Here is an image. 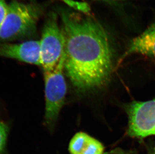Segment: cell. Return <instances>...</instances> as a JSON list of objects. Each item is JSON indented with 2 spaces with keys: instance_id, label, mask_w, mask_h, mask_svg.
Masks as SVG:
<instances>
[{
  "instance_id": "4",
  "label": "cell",
  "mask_w": 155,
  "mask_h": 154,
  "mask_svg": "<svg viewBox=\"0 0 155 154\" xmlns=\"http://www.w3.org/2000/svg\"><path fill=\"white\" fill-rule=\"evenodd\" d=\"M40 42L41 67L44 71L54 69L63 56L65 38L57 15L52 13L46 21Z\"/></svg>"
},
{
  "instance_id": "6",
  "label": "cell",
  "mask_w": 155,
  "mask_h": 154,
  "mask_svg": "<svg viewBox=\"0 0 155 154\" xmlns=\"http://www.w3.org/2000/svg\"><path fill=\"white\" fill-rule=\"evenodd\" d=\"M0 56L41 66L40 40L19 44H0Z\"/></svg>"
},
{
  "instance_id": "5",
  "label": "cell",
  "mask_w": 155,
  "mask_h": 154,
  "mask_svg": "<svg viewBox=\"0 0 155 154\" xmlns=\"http://www.w3.org/2000/svg\"><path fill=\"white\" fill-rule=\"evenodd\" d=\"M128 135L145 138L155 135V99L147 102H135L127 107Z\"/></svg>"
},
{
  "instance_id": "9",
  "label": "cell",
  "mask_w": 155,
  "mask_h": 154,
  "mask_svg": "<svg viewBox=\"0 0 155 154\" xmlns=\"http://www.w3.org/2000/svg\"><path fill=\"white\" fill-rule=\"evenodd\" d=\"M73 10L82 14H87L91 11V8L87 3L84 2L77 1L75 0H58Z\"/></svg>"
},
{
  "instance_id": "11",
  "label": "cell",
  "mask_w": 155,
  "mask_h": 154,
  "mask_svg": "<svg viewBox=\"0 0 155 154\" xmlns=\"http://www.w3.org/2000/svg\"><path fill=\"white\" fill-rule=\"evenodd\" d=\"M8 4L5 0H0V29L3 26L7 14Z\"/></svg>"
},
{
  "instance_id": "1",
  "label": "cell",
  "mask_w": 155,
  "mask_h": 154,
  "mask_svg": "<svg viewBox=\"0 0 155 154\" xmlns=\"http://www.w3.org/2000/svg\"><path fill=\"white\" fill-rule=\"evenodd\" d=\"M61 19L66 76L79 91L103 86L110 79L113 63L108 32L96 19L87 15L63 10Z\"/></svg>"
},
{
  "instance_id": "12",
  "label": "cell",
  "mask_w": 155,
  "mask_h": 154,
  "mask_svg": "<svg viewBox=\"0 0 155 154\" xmlns=\"http://www.w3.org/2000/svg\"><path fill=\"white\" fill-rule=\"evenodd\" d=\"M104 1H124V0H104Z\"/></svg>"
},
{
  "instance_id": "8",
  "label": "cell",
  "mask_w": 155,
  "mask_h": 154,
  "mask_svg": "<svg viewBox=\"0 0 155 154\" xmlns=\"http://www.w3.org/2000/svg\"><path fill=\"white\" fill-rule=\"evenodd\" d=\"M104 147L100 141L91 137L79 154H104Z\"/></svg>"
},
{
  "instance_id": "3",
  "label": "cell",
  "mask_w": 155,
  "mask_h": 154,
  "mask_svg": "<svg viewBox=\"0 0 155 154\" xmlns=\"http://www.w3.org/2000/svg\"><path fill=\"white\" fill-rule=\"evenodd\" d=\"M62 56L59 64L52 70L44 71L45 95V121L48 126H53L64 103L67 86L64 75Z\"/></svg>"
},
{
  "instance_id": "7",
  "label": "cell",
  "mask_w": 155,
  "mask_h": 154,
  "mask_svg": "<svg viewBox=\"0 0 155 154\" xmlns=\"http://www.w3.org/2000/svg\"><path fill=\"white\" fill-rule=\"evenodd\" d=\"M134 54L155 58V22L130 41L122 59Z\"/></svg>"
},
{
  "instance_id": "13",
  "label": "cell",
  "mask_w": 155,
  "mask_h": 154,
  "mask_svg": "<svg viewBox=\"0 0 155 154\" xmlns=\"http://www.w3.org/2000/svg\"></svg>"
},
{
  "instance_id": "10",
  "label": "cell",
  "mask_w": 155,
  "mask_h": 154,
  "mask_svg": "<svg viewBox=\"0 0 155 154\" xmlns=\"http://www.w3.org/2000/svg\"><path fill=\"white\" fill-rule=\"evenodd\" d=\"M8 134V128L4 123L0 121V154H4Z\"/></svg>"
},
{
  "instance_id": "2",
  "label": "cell",
  "mask_w": 155,
  "mask_h": 154,
  "mask_svg": "<svg viewBox=\"0 0 155 154\" xmlns=\"http://www.w3.org/2000/svg\"><path fill=\"white\" fill-rule=\"evenodd\" d=\"M40 10L31 4L13 1L0 29V40L11 41L31 36L36 31Z\"/></svg>"
}]
</instances>
